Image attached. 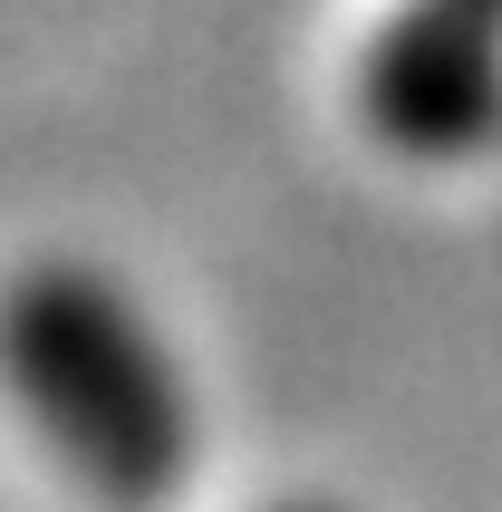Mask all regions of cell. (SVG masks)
<instances>
[{"instance_id":"2","label":"cell","mask_w":502,"mask_h":512,"mask_svg":"<svg viewBox=\"0 0 502 512\" xmlns=\"http://www.w3.org/2000/svg\"><path fill=\"white\" fill-rule=\"evenodd\" d=\"M348 107L406 165H464L502 136V0H387L358 39Z\"/></svg>"},{"instance_id":"1","label":"cell","mask_w":502,"mask_h":512,"mask_svg":"<svg viewBox=\"0 0 502 512\" xmlns=\"http://www.w3.org/2000/svg\"><path fill=\"white\" fill-rule=\"evenodd\" d=\"M0 387L29 435L116 512H165L194 484L203 416L165 319L97 261H20L0 281Z\"/></svg>"},{"instance_id":"3","label":"cell","mask_w":502,"mask_h":512,"mask_svg":"<svg viewBox=\"0 0 502 512\" xmlns=\"http://www.w3.org/2000/svg\"><path fill=\"white\" fill-rule=\"evenodd\" d=\"M280 512H348L338 493H300V503H280Z\"/></svg>"}]
</instances>
